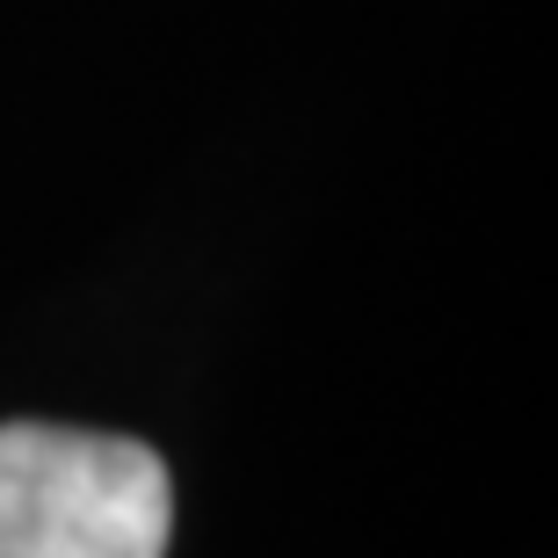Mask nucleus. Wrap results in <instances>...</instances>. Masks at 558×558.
I'll list each match as a JSON object with an SVG mask.
<instances>
[{
	"label": "nucleus",
	"instance_id": "obj_1",
	"mask_svg": "<svg viewBox=\"0 0 558 558\" xmlns=\"http://www.w3.org/2000/svg\"><path fill=\"white\" fill-rule=\"evenodd\" d=\"M174 486L131 435L8 421L0 428V558H167Z\"/></svg>",
	"mask_w": 558,
	"mask_h": 558
}]
</instances>
